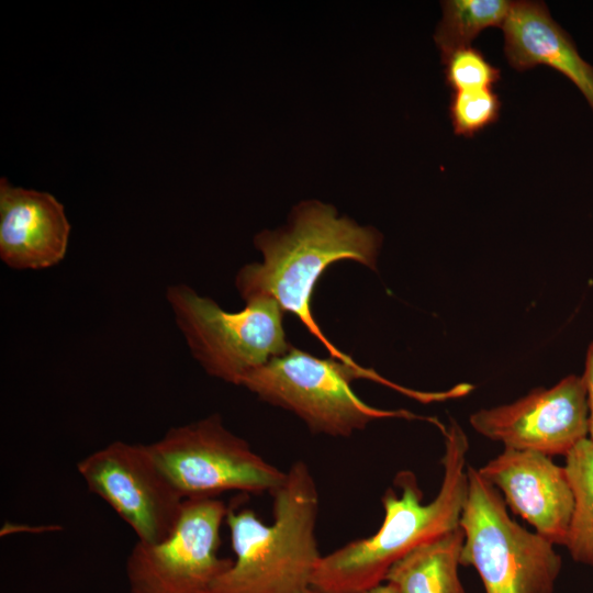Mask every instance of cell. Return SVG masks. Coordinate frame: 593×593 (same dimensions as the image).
Masks as SVG:
<instances>
[{"instance_id": "4", "label": "cell", "mask_w": 593, "mask_h": 593, "mask_svg": "<svg viewBox=\"0 0 593 593\" xmlns=\"http://www.w3.org/2000/svg\"><path fill=\"white\" fill-rule=\"evenodd\" d=\"M357 378L378 380L415 399L418 395L357 363L321 359L291 346L247 374L240 385L262 401L294 413L315 434L349 437L378 418H419L407 411H384L368 405L351 389V381Z\"/></svg>"}, {"instance_id": "16", "label": "cell", "mask_w": 593, "mask_h": 593, "mask_svg": "<svg viewBox=\"0 0 593 593\" xmlns=\"http://www.w3.org/2000/svg\"><path fill=\"white\" fill-rule=\"evenodd\" d=\"M512 2L507 0L443 1V19L434 35L441 56L470 46L479 33L486 27H502Z\"/></svg>"}, {"instance_id": "11", "label": "cell", "mask_w": 593, "mask_h": 593, "mask_svg": "<svg viewBox=\"0 0 593 593\" xmlns=\"http://www.w3.org/2000/svg\"><path fill=\"white\" fill-rule=\"evenodd\" d=\"M478 471L537 534L566 546L574 496L564 467L540 452L504 448Z\"/></svg>"}, {"instance_id": "19", "label": "cell", "mask_w": 593, "mask_h": 593, "mask_svg": "<svg viewBox=\"0 0 593 593\" xmlns=\"http://www.w3.org/2000/svg\"><path fill=\"white\" fill-rule=\"evenodd\" d=\"M584 379L586 393H588V403H589V438L593 440V342L589 346L586 359H585V371L582 376Z\"/></svg>"}, {"instance_id": "1", "label": "cell", "mask_w": 593, "mask_h": 593, "mask_svg": "<svg viewBox=\"0 0 593 593\" xmlns=\"http://www.w3.org/2000/svg\"><path fill=\"white\" fill-rule=\"evenodd\" d=\"M382 235L372 226H361L336 209L317 200L293 208L289 222L254 238L264 260L244 266L235 286L245 300L271 299L283 313L294 315L332 358L356 363L323 334L311 299L323 272L334 262L354 260L376 270Z\"/></svg>"}, {"instance_id": "8", "label": "cell", "mask_w": 593, "mask_h": 593, "mask_svg": "<svg viewBox=\"0 0 593 593\" xmlns=\"http://www.w3.org/2000/svg\"><path fill=\"white\" fill-rule=\"evenodd\" d=\"M227 512L216 497L186 499L165 539L132 547L125 561L130 593H211L233 564V559L219 556Z\"/></svg>"}, {"instance_id": "15", "label": "cell", "mask_w": 593, "mask_h": 593, "mask_svg": "<svg viewBox=\"0 0 593 593\" xmlns=\"http://www.w3.org/2000/svg\"><path fill=\"white\" fill-rule=\"evenodd\" d=\"M574 508L566 547L580 563L593 567V440H581L566 456Z\"/></svg>"}, {"instance_id": "17", "label": "cell", "mask_w": 593, "mask_h": 593, "mask_svg": "<svg viewBox=\"0 0 593 593\" xmlns=\"http://www.w3.org/2000/svg\"><path fill=\"white\" fill-rule=\"evenodd\" d=\"M501 100L492 88L452 91L449 116L455 134L472 137L499 120Z\"/></svg>"}, {"instance_id": "7", "label": "cell", "mask_w": 593, "mask_h": 593, "mask_svg": "<svg viewBox=\"0 0 593 593\" xmlns=\"http://www.w3.org/2000/svg\"><path fill=\"white\" fill-rule=\"evenodd\" d=\"M148 446L184 499L228 491L272 494L286 477L228 430L217 414L171 427Z\"/></svg>"}, {"instance_id": "2", "label": "cell", "mask_w": 593, "mask_h": 593, "mask_svg": "<svg viewBox=\"0 0 593 593\" xmlns=\"http://www.w3.org/2000/svg\"><path fill=\"white\" fill-rule=\"evenodd\" d=\"M444 436V475L437 495L423 503L415 474L400 471L393 480L400 493L390 488L382 496L384 516L379 529L322 556L313 575L314 593H366L414 548L459 527L468 494L469 441L455 421Z\"/></svg>"}, {"instance_id": "14", "label": "cell", "mask_w": 593, "mask_h": 593, "mask_svg": "<svg viewBox=\"0 0 593 593\" xmlns=\"http://www.w3.org/2000/svg\"><path fill=\"white\" fill-rule=\"evenodd\" d=\"M462 544L459 526L406 553L384 581L399 593H466L458 572Z\"/></svg>"}, {"instance_id": "18", "label": "cell", "mask_w": 593, "mask_h": 593, "mask_svg": "<svg viewBox=\"0 0 593 593\" xmlns=\"http://www.w3.org/2000/svg\"><path fill=\"white\" fill-rule=\"evenodd\" d=\"M441 63L446 85L452 91L492 88L501 79V70L471 46L441 56Z\"/></svg>"}, {"instance_id": "20", "label": "cell", "mask_w": 593, "mask_h": 593, "mask_svg": "<svg viewBox=\"0 0 593 593\" xmlns=\"http://www.w3.org/2000/svg\"><path fill=\"white\" fill-rule=\"evenodd\" d=\"M366 593H399L398 590L389 583H381Z\"/></svg>"}, {"instance_id": "6", "label": "cell", "mask_w": 593, "mask_h": 593, "mask_svg": "<svg viewBox=\"0 0 593 593\" xmlns=\"http://www.w3.org/2000/svg\"><path fill=\"white\" fill-rule=\"evenodd\" d=\"M166 300L193 358L208 374L225 382L240 385L247 374L290 348L283 311L271 299L251 300L244 310L227 312L179 283L167 288Z\"/></svg>"}, {"instance_id": "5", "label": "cell", "mask_w": 593, "mask_h": 593, "mask_svg": "<svg viewBox=\"0 0 593 593\" xmlns=\"http://www.w3.org/2000/svg\"><path fill=\"white\" fill-rule=\"evenodd\" d=\"M460 516V564L479 573L485 593H553L562 560L553 546L510 517L502 494L468 466Z\"/></svg>"}, {"instance_id": "13", "label": "cell", "mask_w": 593, "mask_h": 593, "mask_svg": "<svg viewBox=\"0 0 593 593\" xmlns=\"http://www.w3.org/2000/svg\"><path fill=\"white\" fill-rule=\"evenodd\" d=\"M508 64L519 70L538 65L569 78L593 110V66L578 53L571 36L539 1H514L502 25Z\"/></svg>"}, {"instance_id": "10", "label": "cell", "mask_w": 593, "mask_h": 593, "mask_svg": "<svg viewBox=\"0 0 593 593\" xmlns=\"http://www.w3.org/2000/svg\"><path fill=\"white\" fill-rule=\"evenodd\" d=\"M589 403L583 377L568 376L549 389L471 414L470 425L505 448L567 456L589 437Z\"/></svg>"}, {"instance_id": "12", "label": "cell", "mask_w": 593, "mask_h": 593, "mask_svg": "<svg viewBox=\"0 0 593 593\" xmlns=\"http://www.w3.org/2000/svg\"><path fill=\"white\" fill-rule=\"evenodd\" d=\"M70 224L64 205L49 192L0 179V258L14 270L58 265L68 248Z\"/></svg>"}, {"instance_id": "9", "label": "cell", "mask_w": 593, "mask_h": 593, "mask_svg": "<svg viewBox=\"0 0 593 593\" xmlns=\"http://www.w3.org/2000/svg\"><path fill=\"white\" fill-rule=\"evenodd\" d=\"M89 491L134 532L155 544L175 528L186 499L159 466L148 444L115 440L77 462Z\"/></svg>"}, {"instance_id": "3", "label": "cell", "mask_w": 593, "mask_h": 593, "mask_svg": "<svg viewBox=\"0 0 593 593\" xmlns=\"http://www.w3.org/2000/svg\"><path fill=\"white\" fill-rule=\"evenodd\" d=\"M273 497V522L247 507H228L225 524L235 553L211 593H314L318 492L309 466L298 460Z\"/></svg>"}]
</instances>
